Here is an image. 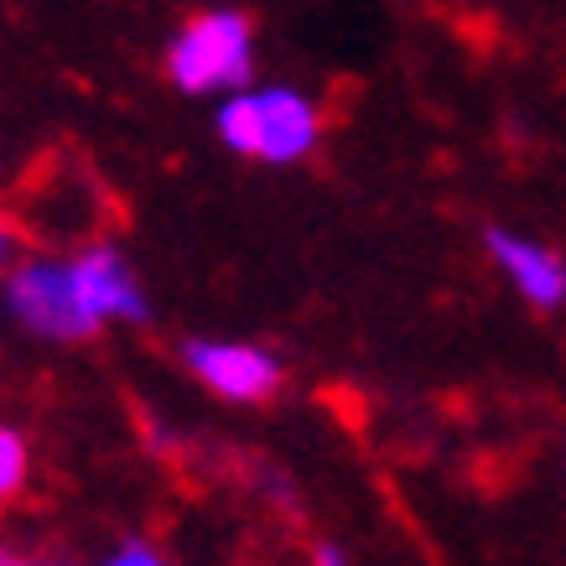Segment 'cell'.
Here are the masks:
<instances>
[{"label": "cell", "instance_id": "cell-1", "mask_svg": "<svg viewBox=\"0 0 566 566\" xmlns=\"http://www.w3.org/2000/svg\"><path fill=\"white\" fill-rule=\"evenodd\" d=\"M213 130L234 156L265 161V167H292L317 151L323 115L317 99L292 84H255L244 94H229L213 115Z\"/></svg>", "mask_w": 566, "mask_h": 566}, {"label": "cell", "instance_id": "cell-2", "mask_svg": "<svg viewBox=\"0 0 566 566\" xmlns=\"http://www.w3.org/2000/svg\"><path fill=\"white\" fill-rule=\"evenodd\" d=\"M161 69L172 78V88L203 99V94H244L255 88V27L234 6H213L198 11L167 36Z\"/></svg>", "mask_w": 566, "mask_h": 566}, {"label": "cell", "instance_id": "cell-3", "mask_svg": "<svg viewBox=\"0 0 566 566\" xmlns=\"http://www.w3.org/2000/svg\"><path fill=\"white\" fill-rule=\"evenodd\" d=\"M6 312L32 338L48 344H88L99 317L88 312L84 286L73 275V255H27L6 271Z\"/></svg>", "mask_w": 566, "mask_h": 566}, {"label": "cell", "instance_id": "cell-4", "mask_svg": "<svg viewBox=\"0 0 566 566\" xmlns=\"http://www.w3.org/2000/svg\"><path fill=\"white\" fill-rule=\"evenodd\" d=\"M182 369L229 406H260L281 390V359L271 348L244 344V338H188Z\"/></svg>", "mask_w": 566, "mask_h": 566}, {"label": "cell", "instance_id": "cell-5", "mask_svg": "<svg viewBox=\"0 0 566 566\" xmlns=\"http://www.w3.org/2000/svg\"><path fill=\"white\" fill-rule=\"evenodd\" d=\"M483 250L499 265V275L520 292V302H531L535 312H562L566 307V255L546 240H531L520 229L489 223L483 229Z\"/></svg>", "mask_w": 566, "mask_h": 566}, {"label": "cell", "instance_id": "cell-6", "mask_svg": "<svg viewBox=\"0 0 566 566\" xmlns=\"http://www.w3.org/2000/svg\"><path fill=\"white\" fill-rule=\"evenodd\" d=\"M73 275H78V286H84V302L88 312L99 317V327L109 323H146L151 317V302H146V286H140L136 265L125 260V250L115 244H84L78 255H73Z\"/></svg>", "mask_w": 566, "mask_h": 566}, {"label": "cell", "instance_id": "cell-7", "mask_svg": "<svg viewBox=\"0 0 566 566\" xmlns=\"http://www.w3.org/2000/svg\"><path fill=\"white\" fill-rule=\"evenodd\" d=\"M32 473V452L17 427H0V499H17L21 483Z\"/></svg>", "mask_w": 566, "mask_h": 566}, {"label": "cell", "instance_id": "cell-8", "mask_svg": "<svg viewBox=\"0 0 566 566\" xmlns=\"http://www.w3.org/2000/svg\"><path fill=\"white\" fill-rule=\"evenodd\" d=\"M99 566H172V562H167L151 541H120V546L109 551Z\"/></svg>", "mask_w": 566, "mask_h": 566}, {"label": "cell", "instance_id": "cell-9", "mask_svg": "<svg viewBox=\"0 0 566 566\" xmlns=\"http://www.w3.org/2000/svg\"><path fill=\"white\" fill-rule=\"evenodd\" d=\"M307 566H354V562H348V551L338 546V541H317L312 556H307Z\"/></svg>", "mask_w": 566, "mask_h": 566}, {"label": "cell", "instance_id": "cell-10", "mask_svg": "<svg viewBox=\"0 0 566 566\" xmlns=\"http://www.w3.org/2000/svg\"><path fill=\"white\" fill-rule=\"evenodd\" d=\"M0 566H57V562H42V556H17V551H6Z\"/></svg>", "mask_w": 566, "mask_h": 566}]
</instances>
